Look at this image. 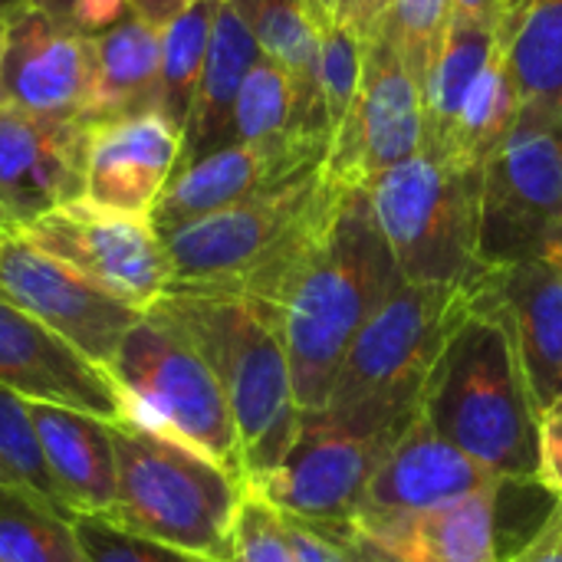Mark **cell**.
Masks as SVG:
<instances>
[{"instance_id": "obj_31", "label": "cell", "mask_w": 562, "mask_h": 562, "mask_svg": "<svg viewBox=\"0 0 562 562\" xmlns=\"http://www.w3.org/2000/svg\"><path fill=\"white\" fill-rule=\"evenodd\" d=\"M221 3L224 0H198L161 26V115L181 128V135L191 119Z\"/></svg>"}, {"instance_id": "obj_17", "label": "cell", "mask_w": 562, "mask_h": 562, "mask_svg": "<svg viewBox=\"0 0 562 562\" xmlns=\"http://www.w3.org/2000/svg\"><path fill=\"white\" fill-rule=\"evenodd\" d=\"M510 329L540 408L562 398V267L547 257L484 263L468 283Z\"/></svg>"}, {"instance_id": "obj_36", "label": "cell", "mask_w": 562, "mask_h": 562, "mask_svg": "<svg viewBox=\"0 0 562 562\" xmlns=\"http://www.w3.org/2000/svg\"><path fill=\"white\" fill-rule=\"evenodd\" d=\"M76 537L82 543L86 562H201L171 547L125 533L102 517H76Z\"/></svg>"}, {"instance_id": "obj_22", "label": "cell", "mask_w": 562, "mask_h": 562, "mask_svg": "<svg viewBox=\"0 0 562 562\" xmlns=\"http://www.w3.org/2000/svg\"><path fill=\"white\" fill-rule=\"evenodd\" d=\"M30 418L63 507L72 517H105L115 504L112 425L40 402H30Z\"/></svg>"}, {"instance_id": "obj_13", "label": "cell", "mask_w": 562, "mask_h": 562, "mask_svg": "<svg viewBox=\"0 0 562 562\" xmlns=\"http://www.w3.org/2000/svg\"><path fill=\"white\" fill-rule=\"evenodd\" d=\"M0 300L59 333L102 369H109L119 342L142 319L138 310L92 286L16 227H0Z\"/></svg>"}, {"instance_id": "obj_20", "label": "cell", "mask_w": 562, "mask_h": 562, "mask_svg": "<svg viewBox=\"0 0 562 562\" xmlns=\"http://www.w3.org/2000/svg\"><path fill=\"white\" fill-rule=\"evenodd\" d=\"M319 168H323V161H313L296 151H277V148H263V145L231 142V145L207 151L198 161L181 165L171 175L168 188L161 191V198L151 207V224L165 237L191 221L217 214L237 201H247L260 191L296 181Z\"/></svg>"}, {"instance_id": "obj_26", "label": "cell", "mask_w": 562, "mask_h": 562, "mask_svg": "<svg viewBox=\"0 0 562 562\" xmlns=\"http://www.w3.org/2000/svg\"><path fill=\"white\" fill-rule=\"evenodd\" d=\"M497 33L520 105L562 119V0H520L501 10Z\"/></svg>"}, {"instance_id": "obj_5", "label": "cell", "mask_w": 562, "mask_h": 562, "mask_svg": "<svg viewBox=\"0 0 562 562\" xmlns=\"http://www.w3.org/2000/svg\"><path fill=\"white\" fill-rule=\"evenodd\" d=\"M468 313V286L402 280L352 339L323 415L356 435L402 431Z\"/></svg>"}, {"instance_id": "obj_51", "label": "cell", "mask_w": 562, "mask_h": 562, "mask_svg": "<svg viewBox=\"0 0 562 562\" xmlns=\"http://www.w3.org/2000/svg\"><path fill=\"white\" fill-rule=\"evenodd\" d=\"M379 562H385V560H379Z\"/></svg>"}, {"instance_id": "obj_11", "label": "cell", "mask_w": 562, "mask_h": 562, "mask_svg": "<svg viewBox=\"0 0 562 562\" xmlns=\"http://www.w3.org/2000/svg\"><path fill=\"white\" fill-rule=\"evenodd\" d=\"M398 435H356L323 412H300V431L283 461L247 487L283 517L352 524L382 454Z\"/></svg>"}, {"instance_id": "obj_35", "label": "cell", "mask_w": 562, "mask_h": 562, "mask_svg": "<svg viewBox=\"0 0 562 562\" xmlns=\"http://www.w3.org/2000/svg\"><path fill=\"white\" fill-rule=\"evenodd\" d=\"M231 562H296L286 524L263 497L244 487L234 533H231Z\"/></svg>"}, {"instance_id": "obj_44", "label": "cell", "mask_w": 562, "mask_h": 562, "mask_svg": "<svg viewBox=\"0 0 562 562\" xmlns=\"http://www.w3.org/2000/svg\"><path fill=\"white\" fill-rule=\"evenodd\" d=\"M23 7H30V10H40V13H46L49 20L72 26V16H76V7H79V0H23Z\"/></svg>"}, {"instance_id": "obj_21", "label": "cell", "mask_w": 562, "mask_h": 562, "mask_svg": "<svg viewBox=\"0 0 562 562\" xmlns=\"http://www.w3.org/2000/svg\"><path fill=\"white\" fill-rule=\"evenodd\" d=\"M497 491H481L425 510L356 517L352 533L385 562H501Z\"/></svg>"}, {"instance_id": "obj_3", "label": "cell", "mask_w": 562, "mask_h": 562, "mask_svg": "<svg viewBox=\"0 0 562 562\" xmlns=\"http://www.w3.org/2000/svg\"><path fill=\"white\" fill-rule=\"evenodd\" d=\"M165 313L217 375L244 451L247 484L270 474L300 431L293 369L277 310L214 290L168 286L151 306Z\"/></svg>"}, {"instance_id": "obj_49", "label": "cell", "mask_w": 562, "mask_h": 562, "mask_svg": "<svg viewBox=\"0 0 562 562\" xmlns=\"http://www.w3.org/2000/svg\"><path fill=\"white\" fill-rule=\"evenodd\" d=\"M0 484H13V481H10V477L3 474V468H0Z\"/></svg>"}, {"instance_id": "obj_30", "label": "cell", "mask_w": 562, "mask_h": 562, "mask_svg": "<svg viewBox=\"0 0 562 562\" xmlns=\"http://www.w3.org/2000/svg\"><path fill=\"white\" fill-rule=\"evenodd\" d=\"M0 562H86L76 517L23 484H0Z\"/></svg>"}, {"instance_id": "obj_24", "label": "cell", "mask_w": 562, "mask_h": 562, "mask_svg": "<svg viewBox=\"0 0 562 562\" xmlns=\"http://www.w3.org/2000/svg\"><path fill=\"white\" fill-rule=\"evenodd\" d=\"M95 82L89 122L161 112V26L128 10L92 36Z\"/></svg>"}, {"instance_id": "obj_23", "label": "cell", "mask_w": 562, "mask_h": 562, "mask_svg": "<svg viewBox=\"0 0 562 562\" xmlns=\"http://www.w3.org/2000/svg\"><path fill=\"white\" fill-rule=\"evenodd\" d=\"M237 16L247 23L254 40L260 43L263 56L277 59L296 89V112H300V135L323 155L333 148V132L326 122V109L319 99L316 79V56L319 36L313 20L310 0H227Z\"/></svg>"}, {"instance_id": "obj_10", "label": "cell", "mask_w": 562, "mask_h": 562, "mask_svg": "<svg viewBox=\"0 0 562 562\" xmlns=\"http://www.w3.org/2000/svg\"><path fill=\"white\" fill-rule=\"evenodd\" d=\"M16 231L138 313H148L171 286L168 247L151 217L115 214L79 198Z\"/></svg>"}, {"instance_id": "obj_27", "label": "cell", "mask_w": 562, "mask_h": 562, "mask_svg": "<svg viewBox=\"0 0 562 562\" xmlns=\"http://www.w3.org/2000/svg\"><path fill=\"white\" fill-rule=\"evenodd\" d=\"M501 23V20H497ZM497 23H481V20H454L448 23L441 53L428 72V82L422 89L425 99V135L422 148L441 155L454 122L464 109V99L471 86L477 82L481 69L487 66L494 43H497Z\"/></svg>"}, {"instance_id": "obj_16", "label": "cell", "mask_w": 562, "mask_h": 562, "mask_svg": "<svg viewBox=\"0 0 562 562\" xmlns=\"http://www.w3.org/2000/svg\"><path fill=\"white\" fill-rule=\"evenodd\" d=\"M0 385L23 402L86 412L109 425L125 422V402L109 369L7 300H0Z\"/></svg>"}, {"instance_id": "obj_4", "label": "cell", "mask_w": 562, "mask_h": 562, "mask_svg": "<svg viewBox=\"0 0 562 562\" xmlns=\"http://www.w3.org/2000/svg\"><path fill=\"white\" fill-rule=\"evenodd\" d=\"M418 412L504 484H537L540 405L507 323L471 296Z\"/></svg>"}, {"instance_id": "obj_2", "label": "cell", "mask_w": 562, "mask_h": 562, "mask_svg": "<svg viewBox=\"0 0 562 562\" xmlns=\"http://www.w3.org/2000/svg\"><path fill=\"white\" fill-rule=\"evenodd\" d=\"M349 191L319 168L165 234L171 286L237 293L277 310Z\"/></svg>"}, {"instance_id": "obj_40", "label": "cell", "mask_w": 562, "mask_h": 562, "mask_svg": "<svg viewBox=\"0 0 562 562\" xmlns=\"http://www.w3.org/2000/svg\"><path fill=\"white\" fill-rule=\"evenodd\" d=\"M504 562H562V501H557V507L537 527V533Z\"/></svg>"}, {"instance_id": "obj_41", "label": "cell", "mask_w": 562, "mask_h": 562, "mask_svg": "<svg viewBox=\"0 0 562 562\" xmlns=\"http://www.w3.org/2000/svg\"><path fill=\"white\" fill-rule=\"evenodd\" d=\"M128 10H132L128 0H79L76 16H72V30L95 36V33L115 26Z\"/></svg>"}, {"instance_id": "obj_38", "label": "cell", "mask_w": 562, "mask_h": 562, "mask_svg": "<svg viewBox=\"0 0 562 562\" xmlns=\"http://www.w3.org/2000/svg\"><path fill=\"white\" fill-rule=\"evenodd\" d=\"M537 484L562 501V398L540 408V425H537Z\"/></svg>"}, {"instance_id": "obj_25", "label": "cell", "mask_w": 562, "mask_h": 562, "mask_svg": "<svg viewBox=\"0 0 562 562\" xmlns=\"http://www.w3.org/2000/svg\"><path fill=\"white\" fill-rule=\"evenodd\" d=\"M260 56H263L260 43L254 40L247 23L237 16V10L224 0L217 23H214L207 59H204V72L194 92L191 119L184 128L181 165L198 161L207 151L234 142V105H237L247 72L254 69Z\"/></svg>"}, {"instance_id": "obj_48", "label": "cell", "mask_w": 562, "mask_h": 562, "mask_svg": "<svg viewBox=\"0 0 562 562\" xmlns=\"http://www.w3.org/2000/svg\"><path fill=\"white\" fill-rule=\"evenodd\" d=\"M520 0H501V10H510V7H517Z\"/></svg>"}, {"instance_id": "obj_43", "label": "cell", "mask_w": 562, "mask_h": 562, "mask_svg": "<svg viewBox=\"0 0 562 562\" xmlns=\"http://www.w3.org/2000/svg\"><path fill=\"white\" fill-rule=\"evenodd\" d=\"M454 20H481L497 23L501 20V0H451Z\"/></svg>"}, {"instance_id": "obj_33", "label": "cell", "mask_w": 562, "mask_h": 562, "mask_svg": "<svg viewBox=\"0 0 562 562\" xmlns=\"http://www.w3.org/2000/svg\"><path fill=\"white\" fill-rule=\"evenodd\" d=\"M448 23H451V0H395L382 26L422 89L441 53Z\"/></svg>"}, {"instance_id": "obj_29", "label": "cell", "mask_w": 562, "mask_h": 562, "mask_svg": "<svg viewBox=\"0 0 562 562\" xmlns=\"http://www.w3.org/2000/svg\"><path fill=\"white\" fill-rule=\"evenodd\" d=\"M234 142L263 145L277 151H296L326 165V155L313 148L310 142H303L300 135L296 89H293L290 72L270 56H260L240 86V95L234 105Z\"/></svg>"}, {"instance_id": "obj_8", "label": "cell", "mask_w": 562, "mask_h": 562, "mask_svg": "<svg viewBox=\"0 0 562 562\" xmlns=\"http://www.w3.org/2000/svg\"><path fill=\"white\" fill-rule=\"evenodd\" d=\"M398 273L412 283L468 286L481 263L484 168L418 148L366 188Z\"/></svg>"}, {"instance_id": "obj_12", "label": "cell", "mask_w": 562, "mask_h": 562, "mask_svg": "<svg viewBox=\"0 0 562 562\" xmlns=\"http://www.w3.org/2000/svg\"><path fill=\"white\" fill-rule=\"evenodd\" d=\"M422 86L382 30L362 46L359 95L336 132L323 168L342 188H369L372 178L408 161L422 148Z\"/></svg>"}, {"instance_id": "obj_45", "label": "cell", "mask_w": 562, "mask_h": 562, "mask_svg": "<svg viewBox=\"0 0 562 562\" xmlns=\"http://www.w3.org/2000/svg\"><path fill=\"white\" fill-rule=\"evenodd\" d=\"M23 7V0H0V20H7L13 10H20Z\"/></svg>"}, {"instance_id": "obj_37", "label": "cell", "mask_w": 562, "mask_h": 562, "mask_svg": "<svg viewBox=\"0 0 562 562\" xmlns=\"http://www.w3.org/2000/svg\"><path fill=\"white\" fill-rule=\"evenodd\" d=\"M283 517V514H280ZM296 562H379V557L352 533L349 524H310L296 517H283Z\"/></svg>"}, {"instance_id": "obj_46", "label": "cell", "mask_w": 562, "mask_h": 562, "mask_svg": "<svg viewBox=\"0 0 562 562\" xmlns=\"http://www.w3.org/2000/svg\"><path fill=\"white\" fill-rule=\"evenodd\" d=\"M547 260H553V263H560V267H562V234L557 237V244H553V247L547 250Z\"/></svg>"}, {"instance_id": "obj_15", "label": "cell", "mask_w": 562, "mask_h": 562, "mask_svg": "<svg viewBox=\"0 0 562 562\" xmlns=\"http://www.w3.org/2000/svg\"><path fill=\"white\" fill-rule=\"evenodd\" d=\"M3 95L7 102L49 115L86 119L92 105V36L20 7L3 20Z\"/></svg>"}, {"instance_id": "obj_7", "label": "cell", "mask_w": 562, "mask_h": 562, "mask_svg": "<svg viewBox=\"0 0 562 562\" xmlns=\"http://www.w3.org/2000/svg\"><path fill=\"white\" fill-rule=\"evenodd\" d=\"M109 375L125 402L128 425L165 435L247 484L224 389L194 342L165 313H142L119 342Z\"/></svg>"}, {"instance_id": "obj_6", "label": "cell", "mask_w": 562, "mask_h": 562, "mask_svg": "<svg viewBox=\"0 0 562 562\" xmlns=\"http://www.w3.org/2000/svg\"><path fill=\"white\" fill-rule=\"evenodd\" d=\"M115 504L105 524L201 562H231L244 481L138 425H112Z\"/></svg>"}, {"instance_id": "obj_9", "label": "cell", "mask_w": 562, "mask_h": 562, "mask_svg": "<svg viewBox=\"0 0 562 562\" xmlns=\"http://www.w3.org/2000/svg\"><path fill=\"white\" fill-rule=\"evenodd\" d=\"M562 234V119L520 105L507 142L484 165L481 263L547 257Z\"/></svg>"}, {"instance_id": "obj_32", "label": "cell", "mask_w": 562, "mask_h": 562, "mask_svg": "<svg viewBox=\"0 0 562 562\" xmlns=\"http://www.w3.org/2000/svg\"><path fill=\"white\" fill-rule=\"evenodd\" d=\"M313 3V0H310ZM316 36H319V56H316V79H319V99L326 109L329 132L342 128L362 82V43L336 23V16L313 3Z\"/></svg>"}, {"instance_id": "obj_1", "label": "cell", "mask_w": 562, "mask_h": 562, "mask_svg": "<svg viewBox=\"0 0 562 562\" xmlns=\"http://www.w3.org/2000/svg\"><path fill=\"white\" fill-rule=\"evenodd\" d=\"M402 280L369 191L352 188L277 306L300 412L326 408L352 339Z\"/></svg>"}, {"instance_id": "obj_42", "label": "cell", "mask_w": 562, "mask_h": 562, "mask_svg": "<svg viewBox=\"0 0 562 562\" xmlns=\"http://www.w3.org/2000/svg\"><path fill=\"white\" fill-rule=\"evenodd\" d=\"M191 3H198V0H128V7L138 16H145L148 23H158V26H165L171 16H178Z\"/></svg>"}, {"instance_id": "obj_19", "label": "cell", "mask_w": 562, "mask_h": 562, "mask_svg": "<svg viewBox=\"0 0 562 562\" xmlns=\"http://www.w3.org/2000/svg\"><path fill=\"white\" fill-rule=\"evenodd\" d=\"M497 487H504L497 474L451 445L422 412H415L382 454L356 517L425 510Z\"/></svg>"}, {"instance_id": "obj_14", "label": "cell", "mask_w": 562, "mask_h": 562, "mask_svg": "<svg viewBox=\"0 0 562 562\" xmlns=\"http://www.w3.org/2000/svg\"><path fill=\"white\" fill-rule=\"evenodd\" d=\"M86 119H49L0 102V214L23 227L86 194Z\"/></svg>"}, {"instance_id": "obj_34", "label": "cell", "mask_w": 562, "mask_h": 562, "mask_svg": "<svg viewBox=\"0 0 562 562\" xmlns=\"http://www.w3.org/2000/svg\"><path fill=\"white\" fill-rule=\"evenodd\" d=\"M0 468L13 484H23L36 494H43L46 501H53L56 507H63L56 484L46 471L36 431H33L30 402H23L20 395H13L3 385H0Z\"/></svg>"}, {"instance_id": "obj_47", "label": "cell", "mask_w": 562, "mask_h": 562, "mask_svg": "<svg viewBox=\"0 0 562 562\" xmlns=\"http://www.w3.org/2000/svg\"><path fill=\"white\" fill-rule=\"evenodd\" d=\"M0 63H3V20H0ZM0 102H7V95H3V76H0Z\"/></svg>"}, {"instance_id": "obj_28", "label": "cell", "mask_w": 562, "mask_h": 562, "mask_svg": "<svg viewBox=\"0 0 562 562\" xmlns=\"http://www.w3.org/2000/svg\"><path fill=\"white\" fill-rule=\"evenodd\" d=\"M517 115H520V95L510 76L507 46L497 33L494 53L487 66L481 69L477 82L471 86L464 109L441 155L464 168H484L487 158L507 142L510 128L517 125Z\"/></svg>"}, {"instance_id": "obj_39", "label": "cell", "mask_w": 562, "mask_h": 562, "mask_svg": "<svg viewBox=\"0 0 562 562\" xmlns=\"http://www.w3.org/2000/svg\"><path fill=\"white\" fill-rule=\"evenodd\" d=\"M395 0H336L333 3V16L342 30H349L362 46L382 33L389 13H392Z\"/></svg>"}, {"instance_id": "obj_50", "label": "cell", "mask_w": 562, "mask_h": 562, "mask_svg": "<svg viewBox=\"0 0 562 562\" xmlns=\"http://www.w3.org/2000/svg\"><path fill=\"white\" fill-rule=\"evenodd\" d=\"M0 227H7V221H3V214H0Z\"/></svg>"}, {"instance_id": "obj_18", "label": "cell", "mask_w": 562, "mask_h": 562, "mask_svg": "<svg viewBox=\"0 0 562 562\" xmlns=\"http://www.w3.org/2000/svg\"><path fill=\"white\" fill-rule=\"evenodd\" d=\"M184 135L161 112L92 122L86 201L115 214L151 217L155 201L181 165Z\"/></svg>"}]
</instances>
